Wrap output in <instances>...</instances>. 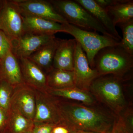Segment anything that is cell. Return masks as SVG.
<instances>
[{"instance_id": "28", "label": "cell", "mask_w": 133, "mask_h": 133, "mask_svg": "<svg viewBox=\"0 0 133 133\" xmlns=\"http://www.w3.org/2000/svg\"><path fill=\"white\" fill-rule=\"evenodd\" d=\"M123 0H95V2L103 8L112 6L121 2Z\"/></svg>"}, {"instance_id": "2", "label": "cell", "mask_w": 133, "mask_h": 133, "mask_svg": "<svg viewBox=\"0 0 133 133\" xmlns=\"http://www.w3.org/2000/svg\"><path fill=\"white\" fill-rule=\"evenodd\" d=\"M127 79L111 74L100 76L93 81L89 91L118 116L127 106L123 91V83Z\"/></svg>"}, {"instance_id": "33", "label": "cell", "mask_w": 133, "mask_h": 133, "mask_svg": "<svg viewBox=\"0 0 133 133\" xmlns=\"http://www.w3.org/2000/svg\"><path fill=\"white\" fill-rule=\"evenodd\" d=\"M24 133H33V131H32V130H31V131H28V132H26Z\"/></svg>"}, {"instance_id": "14", "label": "cell", "mask_w": 133, "mask_h": 133, "mask_svg": "<svg viewBox=\"0 0 133 133\" xmlns=\"http://www.w3.org/2000/svg\"><path fill=\"white\" fill-rule=\"evenodd\" d=\"M0 78L6 81L14 88L25 83L19 59L12 50L2 58L0 65Z\"/></svg>"}, {"instance_id": "20", "label": "cell", "mask_w": 133, "mask_h": 133, "mask_svg": "<svg viewBox=\"0 0 133 133\" xmlns=\"http://www.w3.org/2000/svg\"><path fill=\"white\" fill-rule=\"evenodd\" d=\"M105 9L115 26L133 19V0H123Z\"/></svg>"}, {"instance_id": "12", "label": "cell", "mask_w": 133, "mask_h": 133, "mask_svg": "<svg viewBox=\"0 0 133 133\" xmlns=\"http://www.w3.org/2000/svg\"><path fill=\"white\" fill-rule=\"evenodd\" d=\"M18 59L24 83L36 90L46 92L48 88L45 72L28 58Z\"/></svg>"}, {"instance_id": "4", "label": "cell", "mask_w": 133, "mask_h": 133, "mask_svg": "<svg viewBox=\"0 0 133 133\" xmlns=\"http://www.w3.org/2000/svg\"><path fill=\"white\" fill-rule=\"evenodd\" d=\"M49 1L57 12L63 17L69 24L84 30L98 31L104 35L115 39L102 24L76 1Z\"/></svg>"}, {"instance_id": "17", "label": "cell", "mask_w": 133, "mask_h": 133, "mask_svg": "<svg viewBox=\"0 0 133 133\" xmlns=\"http://www.w3.org/2000/svg\"><path fill=\"white\" fill-rule=\"evenodd\" d=\"M60 39L55 37L28 58L48 74L53 68L54 56Z\"/></svg>"}, {"instance_id": "24", "label": "cell", "mask_w": 133, "mask_h": 133, "mask_svg": "<svg viewBox=\"0 0 133 133\" xmlns=\"http://www.w3.org/2000/svg\"><path fill=\"white\" fill-rule=\"evenodd\" d=\"M14 89L6 81L0 78V107L9 113Z\"/></svg>"}, {"instance_id": "26", "label": "cell", "mask_w": 133, "mask_h": 133, "mask_svg": "<svg viewBox=\"0 0 133 133\" xmlns=\"http://www.w3.org/2000/svg\"><path fill=\"white\" fill-rule=\"evenodd\" d=\"M57 125L51 123H34L32 131L33 133H52L53 128Z\"/></svg>"}, {"instance_id": "31", "label": "cell", "mask_w": 133, "mask_h": 133, "mask_svg": "<svg viewBox=\"0 0 133 133\" xmlns=\"http://www.w3.org/2000/svg\"><path fill=\"white\" fill-rule=\"evenodd\" d=\"M4 2V0H0V10L2 7Z\"/></svg>"}, {"instance_id": "6", "label": "cell", "mask_w": 133, "mask_h": 133, "mask_svg": "<svg viewBox=\"0 0 133 133\" xmlns=\"http://www.w3.org/2000/svg\"><path fill=\"white\" fill-rule=\"evenodd\" d=\"M0 30L5 33L10 43L24 33L23 17L16 0H4L0 10Z\"/></svg>"}, {"instance_id": "3", "label": "cell", "mask_w": 133, "mask_h": 133, "mask_svg": "<svg viewBox=\"0 0 133 133\" xmlns=\"http://www.w3.org/2000/svg\"><path fill=\"white\" fill-rule=\"evenodd\" d=\"M133 67V56L119 45L102 49L95 56L94 69L100 76L111 74L127 79Z\"/></svg>"}, {"instance_id": "21", "label": "cell", "mask_w": 133, "mask_h": 133, "mask_svg": "<svg viewBox=\"0 0 133 133\" xmlns=\"http://www.w3.org/2000/svg\"><path fill=\"white\" fill-rule=\"evenodd\" d=\"M33 121L19 112L10 110L6 129L10 133H24L33 129Z\"/></svg>"}, {"instance_id": "5", "label": "cell", "mask_w": 133, "mask_h": 133, "mask_svg": "<svg viewBox=\"0 0 133 133\" xmlns=\"http://www.w3.org/2000/svg\"><path fill=\"white\" fill-rule=\"evenodd\" d=\"M64 33L73 36L81 45L92 69H94V58L99 51L119 44L120 42L114 38L100 35L96 31L84 30L69 23L64 24Z\"/></svg>"}, {"instance_id": "9", "label": "cell", "mask_w": 133, "mask_h": 133, "mask_svg": "<svg viewBox=\"0 0 133 133\" xmlns=\"http://www.w3.org/2000/svg\"><path fill=\"white\" fill-rule=\"evenodd\" d=\"M61 121L56 98L47 92L36 90V108L33 120L34 123H48L59 125Z\"/></svg>"}, {"instance_id": "11", "label": "cell", "mask_w": 133, "mask_h": 133, "mask_svg": "<svg viewBox=\"0 0 133 133\" xmlns=\"http://www.w3.org/2000/svg\"><path fill=\"white\" fill-rule=\"evenodd\" d=\"M55 37V35L24 33L18 39L11 43L12 51L18 59L28 58Z\"/></svg>"}, {"instance_id": "32", "label": "cell", "mask_w": 133, "mask_h": 133, "mask_svg": "<svg viewBox=\"0 0 133 133\" xmlns=\"http://www.w3.org/2000/svg\"><path fill=\"white\" fill-rule=\"evenodd\" d=\"M3 133H10L8 131V130H7L6 129V130H5L4 132H3Z\"/></svg>"}, {"instance_id": "16", "label": "cell", "mask_w": 133, "mask_h": 133, "mask_svg": "<svg viewBox=\"0 0 133 133\" xmlns=\"http://www.w3.org/2000/svg\"><path fill=\"white\" fill-rule=\"evenodd\" d=\"M87 10L118 42L122 37L116 30L111 19L104 9L101 7L95 0H75Z\"/></svg>"}, {"instance_id": "15", "label": "cell", "mask_w": 133, "mask_h": 133, "mask_svg": "<svg viewBox=\"0 0 133 133\" xmlns=\"http://www.w3.org/2000/svg\"><path fill=\"white\" fill-rule=\"evenodd\" d=\"M23 31L41 35H55L58 32H64V24L46 19L32 17H23Z\"/></svg>"}, {"instance_id": "7", "label": "cell", "mask_w": 133, "mask_h": 133, "mask_svg": "<svg viewBox=\"0 0 133 133\" xmlns=\"http://www.w3.org/2000/svg\"><path fill=\"white\" fill-rule=\"evenodd\" d=\"M23 17H32L49 20L62 24L68 23L55 10L49 1L16 0Z\"/></svg>"}, {"instance_id": "8", "label": "cell", "mask_w": 133, "mask_h": 133, "mask_svg": "<svg viewBox=\"0 0 133 133\" xmlns=\"http://www.w3.org/2000/svg\"><path fill=\"white\" fill-rule=\"evenodd\" d=\"M73 71L76 87L85 90L89 91L93 81L100 76L97 70L91 68L85 53L77 42Z\"/></svg>"}, {"instance_id": "30", "label": "cell", "mask_w": 133, "mask_h": 133, "mask_svg": "<svg viewBox=\"0 0 133 133\" xmlns=\"http://www.w3.org/2000/svg\"><path fill=\"white\" fill-rule=\"evenodd\" d=\"M70 133H99L91 131H81V130H76V131H70Z\"/></svg>"}, {"instance_id": "13", "label": "cell", "mask_w": 133, "mask_h": 133, "mask_svg": "<svg viewBox=\"0 0 133 133\" xmlns=\"http://www.w3.org/2000/svg\"><path fill=\"white\" fill-rule=\"evenodd\" d=\"M76 43L74 38L60 39L54 56L53 68L73 71Z\"/></svg>"}, {"instance_id": "29", "label": "cell", "mask_w": 133, "mask_h": 133, "mask_svg": "<svg viewBox=\"0 0 133 133\" xmlns=\"http://www.w3.org/2000/svg\"><path fill=\"white\" fill-rule=\"evenodd\" d=\"M52 133H70V132L66 128L58 125L53 128Z\"/></svg>"}, {"instance_id": "23", "label": "cell", "mask_w": 133, "mask_h": 133, "mask_svg": "<svg viewBox=\"0 0 133 133\" xmlns=\"http://www.w3.org/2000/svg\"><path fill=\"white\" fill-rule=\"evenodd\" d=\"M121 29L122 38L119 46L133 56V19L117 25Z\"/></svg>"}, {"instance_id": "25", "label": "cell", "mask_w": 133, "mask_h": 133, "mask_svg": "<svg viewBox=\"0 0 133 133\" xmlns=\"http://www.w3.org/2000/svg\"><path fill=\"white\" fill-rule=\"evenodd\" d=\"M11 50L12 45L10 41L5 33L0 30V56L1 59Z\"/></svg>"}, {"instance_id": "34", "label": "cell", "mask_w": 133, "mask_h": 133, "mask_svg": "<svg viewBox=\"0 0 133 133\" xmlns=\"http://www.w3.org/2000/svg\"><path fill=\"white\" fill-rule=\"evenodd\" d=\"M105 133H114V132H112V131H110V132H108Z\"/></svg>"}, {"instance_id": "35", "label": "cell", "mask_w": 133, "mask_h": 133, "mask_svg": "<svg viewBox=\"0 0 133 133\" xmlns=\"http://www.w3.org/2000/svg\"><path fill=\"white\" fill-rule=\"evenodd\" d=\"M2 59L1 56H0V65H1V63Z\"/></svg>"}, {"instance_id": "22", "label": "cell", "mask_w": 133, "mask_h": 133, "mask_svg": "<svg viewBox=\"0 0 133 133\" xmlns=\"http://www.w3.org/2000/svg\"><path fill=\"white\" fill-rule=\"evenodd\" d=\"M112 131L114 133H133L132 108L127 107L118 115Z\"/></svg>"}, {"instance_id": "1", "label": "cell", "mask_w": 133, "mask_h": 133, "mask_svg": "<svg viewBox=\"0 0 133 133\" xmlns=\"http://www.w3.org/2000/svg\"><path fill=\"white\" fill-rule=\"evenodd\" d=\"M61 123L69 131L81 130L99 133L112 131L116 118L90 106L56 98Z\"/></svg>"}, {"instance_id": "10", "label": "cell", "mask_w": 133, "mask_h": 133, "mask_svg": "<svg viewBox=\"0 0 133 133\" xmlns=\"http://www.w3.org/2000/svg\"><path fill=\"white\" fill-rule=\"evenodd\" d=\"M36 108V90L25 83L15 87L10 110L19 112L33 121Z\"/></svg>"}, {"instance_id": "19", "label": "cell", "mask_w": 133, "mask_h": 133, "mask_svg": "<svg viewBox=\"0 0 133 133\" xmlns=\"http://www.w3.org/2000/svg\"><path fill=\"white\" fill-rule=\"evenodd\" d=\"M48 88L63 89L76 87L73 71L53 68L47 74Z\"/></svg>"}, {"instance_id": "27", "label": "cell", "mask_w": 133, "mask_h": 133, "mask_svg": "<svg viewBox=\"0 0 133 133\" xmlns=\"http://www.w3.org/2000/svg\"><path fill=\"white\" fill-rule=\"evenodd\" d=\"M9 113L0 107V132H4L7 128Z\"/></svg>"}, {"instance_id": "18", "label": "cell", "mask_w": 133, "mask_h": 133, "mask_svg": "<svg viewBox=\"0 0 133 133\" xmlns=\"http://www.w3.org/2000/svg\"><path fill=\"white\" fill-rule=\"evenodd\" d=\"M46 92L55 97L77 101L86 105L92 106L96 104L97 101L89 91L76 87L59 89L48 88Z\"/></svg>"}]
</instances>
